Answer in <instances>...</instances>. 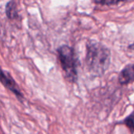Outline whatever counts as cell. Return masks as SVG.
<instances>
[{"label":"cell","mask_w":134,"mask_h":134,"mask_svg":"<svg viewBox=\"0 0 134 134\" xmlns=\"http://www.w3.org/2000/svg\"><path fill=\"white\" fill-rule=\"evenodd\" d=\"M85 62L88 71L93 76H102L111 64L110 49L100 42L89 41L86 44Z\"/></svg>","instance_id":"1"},{"label":"cell","mask_w":134,"mask_h":134,"mask_svg":"<svg viewBox=\"0 0 134 134\" xmlns=\"http://www.w3.org/2000/svg\"><path fill=\"white\" fill-rule=\"evenodd\" d=\"M58 59L65 79L75 83L78 80V58L73 48L63 45L57 49Z\"/></svg>","instance_id":"2"},{"label":"cell","mask_w":134,"mask_h":134,"mask_svg":"<svg viewBox=\"0 0 134 134\" xmlns=\"http://www.w3.org/2000/svg\"><path fill=\"white\" fill-rule=\"evenodd\" d=\"M0 82L10 92H12L18 100L23 101L24 95L19 87V86L16 84L15 80L13 79V77L7 72H5L0 67Z\"/></svg>","instance_id":"3"},{"label":"cell","mask_w":134,"mask_h":134,"mask_svg":"<svg viewBox=\"0 0 134 134\" xmlns=\"http://www.w3.org/2000/svg\"><path fill=\"white\" fill-rule=\"evenodd\" d=\"M134 82V64L126 65L119 75V82L120 85L125 86Z\"/></svg>","instance_id":"4"},{"label":"cell","mask_w":134,"mask_h":134,"mask_svg":"<svg viewBox=\"0 0 134 134\" xmlns=\"http://www.w3.org/2000/svg\"><path fill=\"white\" fill-rule=\"evenodd\" d=\"M5 14L9 20H15L18 18L19 15L17 12V7L14 0H10L5 5Z\"/></svg>","instance_id":"5"},{"label":"cell","mask_w":134,"mask_h":134,"mask_svg":"<svg viewBox=\"0 0 134 134\" xmlns=\"http://www.w3.org/2000/svg\"><path fill=\"white\" fill-rule=\"evenodd\" d=\"M124 125H126L127 126V128H129V130H130L131 133H134V111L133 113H131L127 118L125 119V120L122 122Z\"/></svg>","instance_id":"6"},{"label":"cell","mask_w":134,"mask_h":134,"mask_svg":"<svg viewBox=\"0 0 134 134\" xmlns=\"http://www.w3.org/2000/svg\"><path fill=\"white\" fill-rule=\"evenodd\" d=\"M126 0H94L97 4L104 5H117L119 2H125Z\"/></svg>","instance_id":"7"}]
</instances>
